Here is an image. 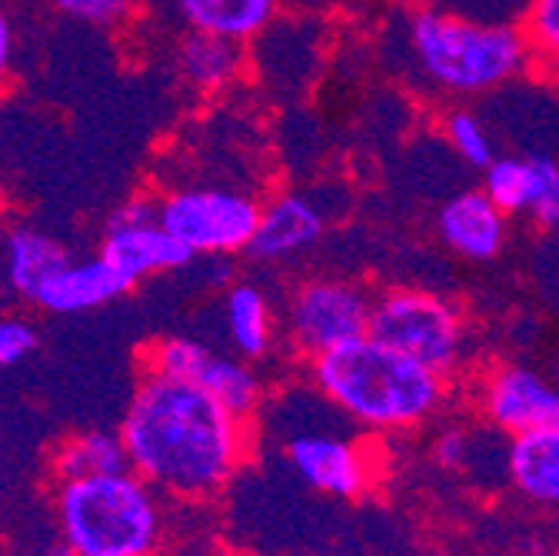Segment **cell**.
I'll list each match as a JSON object with an SVG mask.
<instances>
[{"label": "cell", "mask_w": 559, "mask_h": 556, "mask_svg": "<svg viewBox=\"0 0 559 556\" xmlns=\"http://www.w3.org/2000/svg\"><path fill=\"white\" fill-rule=\"evenodd\" d=\"M130 470L177 504H210L257 450L250 416L190 380L140 370L120 421Z\"/></svg>", "instance_id": "cell-1"}, {"label": "cell", "mask_w": 559, "mask_h": 556, "mask_svg": "<svg viewBox=\"0 0 559 556\" xmlns=\"http://www.w3.org/2000/svg\"><path fill=\"white\" fill-rule=\"evenodd\" d=\"M313 390L367 434H416L450 403V377L419 364L396 346L360 336L304 364Z\"/></svg>", "instance_id": "cell-2"}, {"label": "cell", "mask_w": 559, "mask_h": 556, "mask_svg": "<svg viewBox=\"0 0 559 556\" xmlns=\"http://www.w3.org/2000/svg\"><path fill=\"white\" fill-rule=\"evenodd\" d=\"M403 44L424 87L456 100L493 94L533 71L520 24H489L440 4H419L406 14Z\"/></svg>", "instance_id": "cell-3"}, {"label": "cell", "mask_w": 559, "mask_h": 556, "mask_svg": "<svg viewBox=\"0 0 559 556\" xmlns=\"http://www.w3.org/2000/svg\"><path fill=\"white\" fill-rule=\"evenodd\" d=\"M174 500L133 470L57 483L60 543L78 556H164Z\"/></svg>", "instance_id": "cell-4"}, {"label": "cell", "mask_w": 559, "mask_h": 556, "mask_svg": "<svg viewBox=\"0 0 559 556\" xmlns=\"http://www.w3.org/2000/svg\"><path fill=\"white\" fill-rule=\"evenodd\" d=\"M370 336L396 346L400 354L433 367L443 377H456L469 364L473 327L466 310L424 287H386L373 294Z\"/></svg>", "instance_id": "cell-5"}, {"label": "cell", "mask_w": 559, "mask_h": 556, "mask_svg": "<svg viewBox=\"0 0 559 556\" xmlns=\"http://www.w3.org/2000/svg\"><path fill=\"white\" fill-rule=\"evenodd\" d=\"M157 200L160 224L193 257H234L250 250L263 206L250 190L214 184L174 187Z\"/></svg>", "instance_id": "cell-6"}, {"label": "cell", "mask_w": 559, "mask_h": 556, "mask_svg": "<svg viewBox=\"0 0 559 556\" xmlns=\"http://www.w3.org/2000/svg\"><path fill=\"white\" fill-rule=\"evenodd\" d=\"M373 294L343 276H307L284 304L280 330H284L290 351L310 364L336 346H346L370 333Z\"/></svg>", "instance_id": "cell-7"}, {"label": "cell", "mask_w": 559, "mask_h": 556, "mask_svg": "<svg viewBox=\"0 0 559 556\" xmlns=\"http://www.w3.org/2000/svg\"><path fill=\"white\" fill-rule=\"evenodd\" d=\"M140 370L190 380L210 397H217L234 413L250 416V421L263 406V393H266V383L250 360L217 354V351H210L206 343L190 340V336H160L147 343L144 351H140Z\"/></svg>", "instance_id": "cell-8"}, {"label": "cell", "mask_w": 559, "mask_h": 556, "mask_svg": "<svg viewBox=\"0 0 559 556\" xmlns=\"http://www.w3.org/2000/svg\"><path fill=\"white\" fill-rule=\"evenodd\" d=\"M473 406L489 430L510 440L559 427V387L516 360H497L473 377Z\"/></svg>", "instance_id": "cell-9"}, {"label": "cell", "mask_w": 559, "mask_h": 556, "mask_svg": "<svg viewBox=\"0 0 559 556\" xmlns=\"http://www.w3.org/2000/svg\"><path fill=\"white\" fill-rule=\"evenodd\" d=\"M284 460L304 486L333 500H364L380 480L373 447L326 430L294 434L284 443Z\"/></svg>", "instance_id": "cell-10"}, {"label": "cell", "mask_w": 559, "mask_h": 556, "mask_svg": "<svg viewBox=\"0 0 559 556\" xmlns=\"http://www.w3.org/2000/svg\"><path fill=\"white\" fill-rule=\"evenodd\" d=\"M510 217L539 230L559 227V161L549 154H500L479 184Z\"/></svg>", "instance_id": "cell-11"}, {"label": "cell", "mask_w": 559, "mask_h": 556, "mask_svg": "<svg viewBox=\"0 0 559 556\" xmlns=\"http://www.w3.org/2000/svg\"><path fill=\"white\" fill-rule=\"evenodd\" d=\"M330 227L326 206L304 190H276L260 206V224L250 244V257L263 263H287L313 250Z\"/></svg>", "instance_id": "cell-12"}, {"label": "cell", "mask_w": 559, "mask_h": 556, "mask_svg": "<svg viewBox=\"0 0 559 556\" xmlns=\"http://www.w3.org/2000/svg\"><path fill=\"white\" fill-rule=\"evenodd\" d=\"M437 237L469 263L497 260L510 240V214L483 187H469L440 203Z\"/></svg>", "instance_id": "cell-13"}, {"label": "cell", "mask_w": 559, "mask_h": 556, "mask_svg": "<svg viewBox=\"0 0 559 556\" xmlns=\"http://www.w3.org/2000/svg\"><path fill=\"white\" fill-rule=\"evenodd\" d=\"M100 257L110 260L127 281L136 287L157 273L180 270L193 260V253L160 224H107L100 240Z\"/></svg>", "instance_id": "cell-14"}, {"label": "cell", "mask_w": 559, "mask_h": 556, "mask_svg": "<svg viewBox=\"0 0 559 556\" xmlns=\"http://www.w3.org/2000/svg\"><path fill=\"white\" fill-rule=\"evenodd\" d=\"M130 291H133V284L127 276L110 260H104L97 253V257L70 260L67 267H60L44 284V291L37 294L34 304L47 314L67 317V314H87L104 304H114Z\"/></svg>", "instance_id": "cell-15"}, {"label": "cell", "mask_w": 559, "mask_h": 556, "mask_svg": "<svg viewBox=\"0 0 559 556\" xmlns=\"http://www.w3.org/2000/svg\"><path fill=\"white\" fill-rule=\"evenodd\" d=\"M247 63L250 57L243 40L210 31H183V37L174 47V67L180 81L200 97L230 91L243 78Z\"/></svg>", "instance_id": "cell-16"}, {"label": "cell", "mask_w": 559, "mask_h": 556, "mask_svg": "<svg viewBox=\"0 0 559 556\" xmlns=\"http://www.w3.org/2000/svg\"><path fill=\"white\" fill-rule=\"evenodd\" d=\"M70 260L74 257H70V250L57 237L27 224L11 227L4 234V244H0V270H4L8 287L31 304L37 300L50 276Z\"/></svg>", "instance_id": "cell-17"}, {"label": "cell", "mask_w": 559, "mask_h": 556, "mask_svg": "<svg viewBox=\"0 0 559 556\" xmlns=\"http://www.w3.org/2000/svg\"><path fill=\"white\" fill-rule=\"evenodd\" d=\"M507 480L526 504L559 510V427L513 437L507 443Z\"/></svg>", "instance_id": "cell-18"}, {"label": "cell", "mask_w": 559, "mask_h": 556, "mask_svg": "<svg viewBox=\"0 0 559 556\" xmlns=\"http://www.w3.org/2000/svg\"><path fill=\"white\" fill-rule=\"evenodd\" d=\"M224 330L237 351V357L260 364L273 357L276 336H280V317L266 297L263 287L250 281H237L224 294Z\"/></svg>", "instance_id": "cell-19"}, {"label": "cell", "mask_w": 559, "mask_h": 556, "mask_svg": "<svg viewBox=\"0 0 559 556\" xmlns=\"http://www.w3.org/2000/svg\"><path fill=\"white\" fill-rule=\"evenodd\" d=\"M187 31H210L234 40H257L273 27L280 0H167Z\"/></svg>", "instance_id": "cell-20"}, {"label": "cell", "mask_w": 559, "mask_h": 556, "mask_svg": "<svg viewBox=\"0 0 559 556\" xmlns=\"http://www.w3.org/2000/svg\"><path fill=\"white\" fill-rule=\"evenodd\" d=\"M50 470L57 483L67 480H87V476H104V473H120L130 470L127 447L120 430H81L63 437L53 453H50Z\"/></svg>", "instance_id": "cell-21"}, {"label": "cell", "mask_w": 559, "mask_h": 556, "mask_svg": "<svg viewBox=\"0 0 559 556\" xmlns=\"http://www.w3.org/2000/svg\"><path fill=\"white\" fill-rule=\"evenodd\" d=\"M443 137H447V144H450V151L466 164V167H473V170H486L489 164H493L500 154H497V137H493V130H489L486 123H483V117L479 114H473V110H450L447 117H443Z\"/></svg>", "instance_id": "cell-22"}, {"label": "cell", "mask_w": 559, "mask_h": 556, "mask_svg": "<svg viewBox=\"0 0 559 556\" xmlns=\"http://www.w3.org/2000/svg\"><path fill=\"white\" fill-rule=\"evenodd\" d=\"M520 27L533 50V67L559 74V0H530Z\"/></svg>", "instance_id": "cell-23"}, {"label": "cell", "mask_w": 559, "mask_h": 556, "mask_svg": "<svg viewBox=\"0 0 559 556\" xmlns=\"http://www.w3.org/2000/svg\"><path fill=\"white\" fill-rule=\"evenodd\" d=\"M50 4L84 24L94 27H120L136 17V11L144 8V0H50Z\"/></svg>", "instance_id": "cell-24"}, {"label": "cell", "mask_w": 559, "mask_h": 556, "mask_svg": "<svg viewBox=\"0 0 559 556\" xmlns=\"http://www.w3.org/2000/svg\"><path fill=\"white\" fill-rule=\"evenodd\" d=\"M430 457H433V463L440 470H453V473L466 470L469 466V457H473V437H469V430L460 427V424L440 427L437 437H433V443H430Z\"/></svg>", "instance_id": "cell-25"}, {"label": "cell", "mask_w": 559, "mask_h": 556, "mask_svg": "<svg viewBox=\"0 0 559 556\" xmlns=\"http://www.w3.org/2000/svg\"><path fill=\"white\" fill-rule=\"evenodd\" d=\"M37 351V330L24 317H0V367H14Z\"/></svg>", "instance_id": "cell-26"}, {"label": "cell", "mask_w": 559, "mask_h": 556, "mask_svg": "<svg viewBox=\"0 0 559 556\" xmlns=\"http://www.w3.org/2000/svg\"><path fill=\"white\" fill-rule=\"evenodd\" d=\"M160 200L151 193H133L130 200H123L117 211L110 214V224H151L160 221Z\"/></svg>", "instance_id": "cell-27"}, {"label": "cell", "mask_w": 559, "mask_h": 556, "mask_svg": "<svg viewBox=\"0 0 559 556\" xmlns=\"http://www.w3.org/2000/svg\"><path fill=\"white\" fill-rule=\"evenodd\" d=\"M11 60H14V31H11L8 14L0 11V91L8 87V78H11Z\"/></svg>", "instance_id": "cell-28"}, {"label": "cell", "mask_w": 559, "mask_h": 556, "mask_svg": "<svg viewBox=\"0 0 559 556\" xmlns=\"http://www.w3.org/2000/svg\"><path fill=\"white\" fill-rule=\"evenodd\" d=\"M37 556H78L74 549H67L63 543L60 546H50V549H44V553H37Z\"/></svg>", "instance_id": "cell-29"}, {"label": "cell", "mask_w": 559, "mask_h": 556, "mask_svg": "<svg viewBox=\"0 0 559 556\" xmlns=\"http://www.w3.org/2000/svg\"><path fill=\"white\" fill-rule=\"evenodd\" d=\"M8 206V187H4V174H0V214H4Z\"/></svg>", "instance_id": "cell-30"}]
</instances>
